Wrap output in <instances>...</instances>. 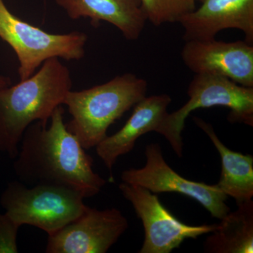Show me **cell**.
<instances>
[{
    "label": "cell",
    "instance_id": "obj_19",
    "mask_svg": "<svg viewBox=\"0 0 253 253\" xmlns=\"http://www.w3.org/2000/svg\"><path fill=\"white\" fill-rule=\"evenodd\" d=\"M196 1V2H197V1H200V2H202L204 0H195Z\"/></svg>",
    "mask_w": 253,
    "mask_h": 253
},
{
    "label": "cell",
    "instance_id": "obj_12",
    "mask_svg": "<svg viewBox=\"0 0 253 253\" xmlns=\"http://www.w3.org/2000/svg\"><path fill=\"white\" fill-rule=\"evenodd\" d=\"M172 98L163 94L146 96L134 106L130 117L117 132L107 136L96 146V152L111 173L118 158L134 149L141 136L157 131L167 115Z\"/></svg>",
    "mask_w": 253,
    "mask_h": 253
},
{
    "label": "cell",
    "instance_id": "obj_3",
    "mask_svg": "<svg viewBox=\"0 0 253 253\" xmlns=\"http://www.w3.org/2000/svg\"><path fill=\"white\" fill-rule=\"evenodd\" d=\"M147 82L132 73L82 91H70L63 104L71 120L66 123L85 150L107 136L111 125L146 96Z\"/></svg>",
    "mask_w": 253,
    "mask_h": 253
},
{
    "label": "cell",
    "instance_id": "obj_9",
    "mask_svg": "<svg viewBox=\"0 0 253 253\" xmlns=\"http://www.w3.org/2000/svg\"><path fill=\"white\" fill-rule=\"evenodd\" d=\"M127 219L116 208L86 206L79 217L48 236L46 253H106L128 229Z\"/></svg>",
    "mask_w": 253,
    "mask_h": 253
},
{
    "label": "cell",
    "instance_id": "obj_13",
    "mask_svg": "<svg viewBox=\"0 0 253 253\" xmlns=\"http://www.w3.org/2000/svg\"><path fill=\"white\" fill-rule=\"evenodd\" d=\"M72 20L89 18L91 25L101 21L113 25L127 41L139 39L146 25L140 0H55Z\"/></svg>",
    "mask_w": 253,
    "mask_h": 253
},
{
    "label": "cell",
    "instance_id": "obj_18",
    "mask_svg": "<svg viewBox=\"0 0 253 253\" xmlns=\"http://www.w3.org/2000/svg\"><path fill=\"white\" fill-rule=\"evenodd\" d=\"M11 82L9 78L0 74V89L11 86Z\"/></svg>",
    "mask_w": 253,
    "mask_h": 253
},
{
    "label": "cell",
    "instance_id": "obj_2",
    "mask_svg": "<svg viewBox=\"0 0 253 253\" xmlns=\"http://www.w3.org/2000/svg\"><path fill=\"white\" fill-rule=\"evenodd\" d=\"M71 89L70 70L59 58H51L31 77L0 89V152L14 159L28 126L49 122Z\"/></svg>",
    "mask_w": 253,
    "mask_h": 253
},
{
    "label": "cell",
    "instance_id": "obj_4",
    "mask_svg": "<svg viewBox=\"0 0 253 253\" xmlns=\"http://www.w3.org/2000/svg\"><path fill=\"white\" fill-rule=\"evenodd\" d=\"M84 196L72 188L56 184L28 186L21 181L7 184L1 206L20 226L27 224L52 235L85 210Z\"/></svg>",
    "mask_w": 253,
    "mask_h": 253
},
{
    "label": "cell",
    "instance_id": "obj_15",
    "mask_svg": "<svg viewBox=\"0 0 253 253\" xmlns=\"http://www.w3.org/2000/svg\"><path fill=\"white\" fill-rule=\"evenodd\" d=\"M237 206L206 239L205 253H253V201H244Z\"/></svg>",
    "mask_w": 253,
    "mask_h": 253
},
{
    "label": "cell",
    "instance_id": "obj_5",
    "mask_svg": "<svg viewBox=\"0 0 253 253\" xmlns=\"http://www.w3.org/2000/svg\"><path fill=\"white\" fill-rule=\"evenodd\" d=\"M187 94V102L168 113L156 131L168 140L178 157L183 155L181 133L186 119L196 110L224 106L230 109L229 122L253 126V87L240 85L219 75L197 73L190 82Z\"/></svg>",
    "mask_w": 253,
    "mask_h": 253
},
{
    "label": "cell",
    "instance_id": "obj_7",
    "mask_svg": "<svg viewBox=\"0 0 253 253\" xmlns=\"http://www.w3.org/2000/svg\"><path fill=\"white\" fill-rule=\"evenodd\" d=\"M119 189L144 226V241L139 253H169L185 240L196 239L217 229V224H184L161 204L157 194L141 186L122 182Z\"/></svg>",
    "mask_w": 253,
    "mask_h": 253
},
{
    "label": "cell",
    "instance_id": "obj_8",
    "mask_svg": "<svg viewBox=\"0 0 253 253\" xmlns=\"http://www.w3.org/2000/svg\"><path fill=\"white\" fill-rule=\"evenodd\" d=\"M145 155L144 167L123 171V182L141 186L156 194L172 192L184 195L199 202L213 217L220 220L231 212L226 204L228 196L216 184L209 185L179 175L165 161L159 145H148Z\"/></svg>",
    "mask_w": 253,
    "mask_h": 253
},
{
    "label": "cell",
    "instance_id": "obj_6",
    "mask_svg": "<svg viewBox=\"0 0 253 253\" xmlns=\"http://www.w3.org/2000/svg\"><path fill=\"white\" fill-rule=\"evenodd\" d=\"M0 38L17 56L20 80L31 77L46 60L61 58L81 60L84 56L87 36L75 31L68 34H50L14 16L0 0Z\"/></svg>",
    "mask_w": 253,
    "mask_h": 253
},
{
    "label": "cell",
    "instance_id": "obj_14",
    "mask_svg": "<svg viewBox=\"0 0 253 253\" xmlns=\"http://www.w3.org/2000/svg\"><path fill=\"white\" fill-rule=\"evenodd\" d=\"M196 126L206 133L219 152L221 158L220 179L216 184L236 204L252 199L253 196V156L231 151L219 139L212 125L201 118H193Z\"/></svg>",
    "mask_w": 253,
    "mask_h": 253
},
{
    "label": "cell",
    "instance_id": "obj_1",
    "mask_svg": "<svg viewBox=\"0 0 253 253\" xmlns=\"http://www.w3.org/2000/svg\"><path fill=\"white\" fill-rule=\"evenodd\" d=\"M58 106L49 122L36 121L23 134L14 169L28 186L56 184L72 188L85 198L96 196L106 181L93 169V158L64 123Z\"/></svg>",
    "mask_w": 253,
    "mask_h": 253
},
{
    "label": "cell",
    "instance_id": "obj_17",
    "mask_svg": "<svg viewBox=\"0 0 253 253\" xmlns=\"http://www.w3.org/2000/svg\"><path fill=\"white\" fill-rule=\"evenodd\" d=\"M21 226L6 213L0 214V253H17V236Z\"/></svg>",
    "mask_w": 253,
    "mask_h": 253
},
{
    "label": "cell",
    "instance_id": "obj_16",
    "mask_svg": "<svg viewBox=\"0 0 253 253\" xmlns=\"http://www.w3.org/2000/svg\"><path fill=\"white\" fill-rule=\"evenodd\" d=\"M147 21L155 26L179 23L184 15L196 9L195 0H140Z\"/></svg>",
    "mask_w": 253,
    "mask_h": 253
},
{
    "label": "cell",
    "instance_id": "obj_11",
    "mask_svg": "<svg viewBox=\"0 0 253 253\" xmlns=\"http://www.w3.org/2000/svg\"><path fill=\"white\" fill-rule=\"evenodd\" d=\"M199 9L188 13L179 23L184 41L215 39L223 30H240L246 42L253 44V0H204Z\"/></svg>",
    "mask_w": 253,
    "mask_h": 253
},
{
    "label": "cell",
    "instance_id": "obj_10",
    "mask_svg": "<svg viewBox=\"0 0 253 253\" xmlns=\"http://www.w3.org/2000/svg\"><path fill=\"white\" fill-rule=\"evenodd\" d=\"M181 57L195 74L213 73L240 85L253 87V45L246 41H185Z\"/></svg>",
    "mask_w": 253,
    "mask_h": 253
}]
</instances>
